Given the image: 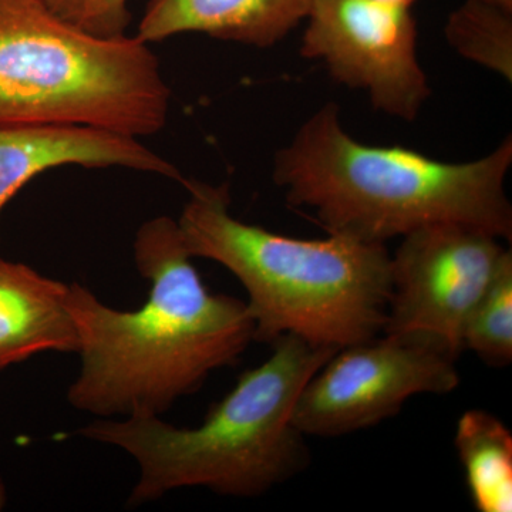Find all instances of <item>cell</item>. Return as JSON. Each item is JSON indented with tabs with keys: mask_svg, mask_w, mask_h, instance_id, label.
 <instances>
[{
	"mask_svg": "<svg viewBox=\"0 0 512 512\" xmlns=\"http://www.w3.org/2000/svg\"><path fill=\"white\" fill-rule=\"evenodd\" d=\"M301 55L325 64L336 82L362 90L376 110L413 121L431 90L417 55L410 8L373 0H313Z\"/></svg>",
	"mask_w": 512,
	"mask_h": 512,
	"instance_id": "8",
	"label": "cell"
},
{
	"mask_svg": "<svg viewBox=\"0 0 512 512\" xmlns=\"http://www.w3.org/2000/svg\"><path fill=\"white\" fill-rule=\"evenodd\" d=\"M373 2L384 3V5L400 6V8H412L416 0H373Z\"/></svg>",
	"mask_w": 512,
	"mask_h": 512,
	"instance_id": "16",
	"label": "cell"
},
{
	"mask_svg": "<svg viewBox=\"0 0 512 512\" xmlns=\"http://www.w3.org/2000/svg\"><path fill=\"white\" fill-rule=\"evenodd\" d=\"M458 55L512 82V8L493 0H466L446 23Z\"/></svg>",
	"mask_w": 512,
	"mask_h": 512,
	"instance_id": "13",
	"label": "cell"
},
{
	"mask_svg": "<svg viewBox=\"0 0 512 512\" xmlns=\"http://www.w3.org/2000/svg\"><path fill=\"white\" fill-rule=\"evenodd\" d=\"M59 18L100 37L126 35L127 0H43Z\"/></svg>",
	"mask_w": 512,
	"mask_h": 512,
	"instance_id": "15",
	"label": "cell"
},
{
	"mask_svg": "<svg viewBox=\"0 0 512 512\" xmlns=\"http://www.w3.org/2000/svg\"><path fill=\"white\" fill-rule=\"evenodd\" d=\"M511 165V137L468 163L367 146L345 130L338 104L328 103L276 153L274 180L289 204L315 212L329 234L386 244L426 225L458 222L511 241Z\"/></svg>",
	"mask_w": 512,
	"mask_h": 512,
	"instance_id": "2",
	"label": "cell"
},
{
	"mask_svg": "<svg viewBox=\"0 0 512 512\" xmlns=\"http://www.w3.org/2000/svg\"><path fill=\"white\" fill-rule=\"evenodd\" d=\"M464 349L476 353L491 367H505L512 360V254L508 249L493 281L468 316Z\"/></svg>",
	"mask_w": 512,
	"mask_h": 512,
	"instance_id": "14",
	"label": "cell"
},
{
	"mask_svg": "<svg viewBox=\"0 0 512 512\" xmlns=\"http://www.w3.org/2000/svg\"><path fill=\"white\" fill-rule=\"evenodd\" d=\"M170 89L140 37H100L43 0H0V127L82 126L140 138L163 130Z\"/></svg>",
	"mask_w": 512,
	"mask_h": 512,
	"instance_id": "5",
	"label": "cell"
},
{
	"mask_svg": "<svg viewBox=\"0 0 512 512\" xmlns=\"http://www.w3.org/2000/svg\"><path fill=\"white\" fill-rule=\"evenodd\" d=\"M69 286L0 258V372L39 353H76Z\"/></svg>",
	"mask_w": 512,
	"mask_h": 512,
	"instance_id": "11",
	"label": "cell"
},
{
	"mask_svg": "<svg viewBox=\"0 0 512 512\" xmlns=\"http://www.w3.org/2000/svg\"><path fill=\"white\" fill-rule=\"evenodd\" d=\"M262 365L242 373L194 429L160 417L99 419L77 434L121 448L140 471L130 507L171 491L202 487L228 497H259L308 466L305 437L293 423L303 387L338 352L296 336L276 339Z\"/></svg>",
	"mask_w": 512,
	"mask_h": 512,
	"instance_id": "4",
	"label": "cell"
},
{
	"mask_svg": "<svg viewBox=\"0 0 512 512\" xmlns=\"http://www.w3.org/2000/svg\"><path fill=\"white\" fill-rule=\"evenodd\" d=\"M471 503L480 512L512 511V434L485 410L461 414L454 437Z\"/></svg>",
	"mask_w": 512,
	"mask_h": 512,
	"instance_id": "12",
	"label": "cell"
},
{
	"mask_svg": "<svg viewBox=\"0 0 512 512\" xmlns=\"http://www.w3.org/2000/svg\"><path fill=\"white\" fill-rule=\"evenodd\" d=\"M495 3H500V5L507 6V8H512V0H493Z\"/></svg>",
	"mask_w": 512,
	"mask_h": 512,
	"instance_id": "17",
	"label": "cell"
},
{
	"mask_svg": "<svg viewBox=\"0 0 512 512\" xmlns=\"http://www.w3.org/2000/svg\"><path fill=\"white\" fill-rule=\"evenodd\" d=\"M183 185L188 201L177 222L185 248L241 282L256 342L292 335L339 350L383 333L392 255L386 244L343 234L285 237L235 218L227 184Z\"/></svg>",
	"mask_w": 512,
	"mask_h": 512,
	"instance_id": "3",
	"label": "cell"
},
{
	"mask_svg": "<svg viewBox=\"0 0 512 512\" xmlns=\"http://www.w3.org/2000/svg\"><path fill=\"white\" fill-rule=\"evenodd\" d=\"M134 261L150 282L147 301L134 311L69 286L80 369L67 400L101 419L160 417L254 342L247 303L205 286L173 218L141 225Z\"/></svg>",
	"mask_w": 512,
	"mask_h": 512,
	"instance_id": "1",
	"label": "cell"
},
{
	"mask_svg": "<svg viewBox=\"0 0 512 512\" xmlns=\"http://www.w3.org/2000/svg\"><path fill=\"white\" fill-rule=\"evenodd\" d=\"M313 0H151L137 37L154 43L181 33L266 49L284 40Z\"/></svg>",
	"mask_w": 512,
	"mask_h": 512,
	"instance_id": "10",
	"label": "cell"
},
{
	"mask_svg": "<svg viewBox=\"0 0 512 512\" xmlns=\"http://www.w3.org/2000/svg\"><path fill=\"white\" fill-rule=\"evenodd\" d=\"M484 229L441 222L414 229L390 255V298L383 333L429 340L454 357L464 326L505 254Z\"/></svg>",
	"mask_w": 512,
	"mask_h": 512,
	"instance_id": "7",
	"label": "cell"
},
{
	"mask_svg": "<svg viewBox=\"0 0 512 512\" xmlns=\"http://www.w3.org/2000/svg\"><path fill=\"white\" fill-rule=\"evenodd\" d=\"M63 165L123 167L187 180L138 138L82 126L0 127V212L30 180Z\"/></svg>",
	"mask_w": 512,
	"mask_h": 512,
	"instance_id": "9",
	"label": "cell"
},
{
	"mask_svg": "<svg viewBox=\"0 0 512 512\" xmlns=\"http://www.w3.org/2000/svg\"><path fill=\"white\" fill-rule=\"evenodd\" d=\"M457 357L429 340L387 335L339 349L303 387L293 423L303 436L339 437L396 416L417 394L460 384Z\"/></svg>",
	"mask_w": 512,
	"mask_h": 512,
	"instance_id": "6",
	"label": "cell"
}]
</instances>
